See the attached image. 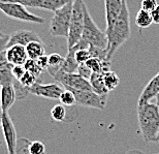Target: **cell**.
<instances>
[{"instance_id":"cell-7","label":"cell","mask_w":159,"mask_h":154,"mask_svg":"<svg viewBox=\"0 0 159 154\" xmlns=\"http://www.w3.org/2000/svg\"><path fill=\"white\" fill-rule=\"evenodd\" d=\"M52 78L56 81H58L63 86L64 89L68 90H81V91H88L92 90L91 85L89 80L84 79L77 72H57L53 73Z\"/></svg>"},{"instance_id":"cell-12","label":"cell","mask_w":159,"mask_h":154,"mask_svg":"<svg viewBox=\"0 0 159 154\" xmlns=\"http://www.w3.org/2000/svg\"><path fill=\"white\" fill-rule=\"evenodd\" d=\"M31 41H43L39 34L33 30H17L9 35L7 47L14 44H21L26 47ZM6 47V48H7Z\"/></svg>"},{"instance_id":"cell-42","label":"cell","mask_w":159,"mask_h":154,"mask_svg":"<svg viewBox=\"0 0 159 154\" xmlns=\"http://www.w3.org/2000/svg\"><path fill=\"white\" fill-rule=\"evenodd\" d=\"M157 154H159V153H157Z\"/></svg>"},{"instance_id":"cell-35","label":"cell","mask_w":159,"mask_h":154,"mask_svg":"<svg viewBox=\"0 0 159 154\" xmlns=\"http://www.w3.org/2000/svg\"><path fill=\"white\" fill-rule=\"evenodd\" d=\"M152 20H153L154 24H159V4L155 7L153 11L151 12Z\"/></svg>"},{"instance_id":"cell-34","label":"cell","mask_w":159,"mask_h":154,"mask_svg":"<svg viewBox=\"0 0 159 154\" xmlns=\"http://www.w3.org/2000/svg\"><path fill=\"white\" fill-rule=\"evenodd\" d=\"M8 40H9V35H6V34L2 35V36L0 37V53L6 49L7 44H8Z\"/></svg>"},{"instance_id":"cell-41","label":"cell","mask_w":159,"mask_h":154,"mask_svg":"<svg viewBox=\"0 0 159 154\" xmlns=\"http://www.w3.org/2000/svg\"><path fill=\"white\" fill-rule=\"evenodd\" d=\"M2 35H4V33H3V32H1V31H0V37H1Z\"/></svg>"},{"instance_id":"cell-25","label":"cell","mask_w":159,"mask_h":154,"mask_svg":"<svg viewBox=\"0 0 159 154\" xmlns=\"http://www.w3.org/2000/svg\"><path fill=\"white\" fill-rule=\"evenodd\" d=\"M12 86H14L15 92H16V96H17V99L19 100H22V99H26L27 96L30 94L29 88L26 87V86L22 85L20 81L17 79L14 80V83H12Z\"/></svg>"},{"instance_id":"cell-24","label":"cell","mask_w":159,"mask_h":154,"mask_svg":"<svg viewBox=\"0 0 159 154\" xmlns=\"http://www.w3.org/2000/svg\"><path fill=\"white\" fill-rule=\"evenodd\" d=\"M51 118L56 122H63L66 120V109L65 105L61 104L54 105L51 110Z\"/></svg>"},{"instance_id":"cell-15","label":"cell","mask_w":159,"mask_h":154,"mask_svg":"<svg viewBox=\"0 0 159 154\" xmlns=\"http://www.w3.org/2000/svg\"><path fill=\"white\" fill-rule=\"evenodd\" d=\"M159 93V72L156 76H154L152 78L146 87L144 88V90L141 93L138 100V105L147 104L150 102L151 99L155 98Z\"/></svg>"},{"instance_id":"cell-32","label":"cell","mask_w":159,"mask_h":154,"mask_svg":"<svg viewBox=\"0 0 159 154\" xmlns=\"http://www.w3.org/2000/svg\"><path fill=\"white\" fill-rule=\"evenodd\" d=\"M25 72H26V69H25L24 65H12L11 72L15 79L20 80L21 77L25 73Z\"/></svg>"},{"instance_id":"cell-18","label":"cell","mask_w":159,"mask_h":154,"mask_svg":"<svg viewBox=\"0 0 159 154\" xmlns=\"http://www.w3.org/2000/svg\"><path fill=\"white\" fill-rule=\"evenodd\" d=\"M75 47H72L71 49L68 50L67 55L64 57V61H63L61 68H60L61 72H68V73L77 72L79 63L75 60Z\"/></svg>"},{"instance_id":"cell-5","label":"cell","mask_w":159,"mask_h":154,"mask_svg":"<svg viewBox=\"0 0 159 154\" xmlns=\"http://www.w3.org/2000/svg\"><path fill=\"white\" fill-rule=\"evenodd\" d=\"M72 3L68 2L62 7L54 12L53 18L50 22L49 32L53 37H65L68 36L69 25L71 20Z\"/></svg>"},{"instance_id":"cell-3","label":"cell","mask_w":159,"mask_h":154,"mask_svg":"<svg viewBox=\"0 0 159 154\" xmlns=\"http://www.w3.org/2000/svg\"><path fill=\"white\" fill-rule=\"evenodd\" d=\"M82 40L86 41L89 46L98 47L101 49L107 48V36L106 31H101L99 27L91 17L88 7L84 8V29H83Z\"/></svg>"},{"instance_id":"cell-8","label":"cell","mask_w":159,"mask_h":154,"mask_svg":"<svg viewBox=\"0 0 159 154\" xmlns=\"http://www.w3.org/2000/svg\"><path fill=\"white\" fill-rule=\"evenodd\" d=\"M75 96L77 104L82 107H88L103 110L107 105V95L97 94L93 90L81 91V90H71Z\"/></svg>"},{"instance_id":"cell-6","label":"cell","mask_w":159,"mask_h":154,"mask_svg":"<svg viewBox=\"0 0 159 154\" xmlns=\"http://www.w3.org/2000/svg\"><path fill=\"white\" fill-rule=\"evenodd\" d=\"M0 11L6 17L21 22H27L32 24H43L44 19L30 12L26 6L17 2H1L0 1Z\"/></svg>"},{"instance_id":"cell-30","label":"cell","mask_w":159,"mask_h":154,"mask_svg":"<svg viewBox=\"0 0 159 154\" xmlns=\"http://www.w3.org/2000/svg\"><path fill=\"white\" fill-rule=\"evenodd\" d=\"M77 73H79L80 76L83 77L84 79L86 80H89L91 78V76H92V72L90 69L88 68V66L86 65L85 63H83V64H79V66H78V69H77Z\"/></svg>"},{"instance_id":"cell-27","label":"cell","mask_w":159,"mask_h":154,"mask_svg":"<svg viewBox=\"0 0 159 154\" xmlns=\"http://www.w3.org/2000/svg\"><path fill=\"white\" fill-rule=\"evenodd\" d=\"M24 67L27 72H29L31 73H33L34 76H36L37 78L43 72V69L39 65V63L36 62V60H33V59H27V61L25 62L24 64Z\"/></svg>"},{"instance_id":"cell-40","label":"cell","mask_w":159,"mask_h":154,"mask_svg":"<svg viewBox=\"0 0 159 154\" xmlns=\"http://www.w3.org/2000/svg\"><path fill=\"white\" fill-rule=\"evenodd\" d=\"M155 143H159V131H158V134L156 137V141H155Z\"/></svg>"},{"instance_id":"cell-19","label":"cell","mask_w":159,"mask_h":154,"mask_svg":"<svg viewBox=\"0 0 159 154\" xmlns=\"http://www.w3.org/2000/svg\"><path fill=\"white\" fill-rule=\"evenodd\" d=\"M90 82L91 88L94 92H96L97 94L100 95H107L109 94V90L107 89L106 85H104L102 73H95L93 72L91 76V78L89 79Z\"/></svg>"},{"instance_id":"cell-13","label":"cell","mask_w":159,"mask_h":154,"mask_svg":"<svg viewBox=\"0 0 159 154\" xmlns=\"http://www.w3.org/2000/svg\"><path fill=\"white\" fill-rule=\"evenodd\" d=\"M5 54L7 62L11 63V65H23L28 59L26 48L21 44H14V46L7 47L5 49Z\"/></svg>"},{"instance_id":"cell-1","label":"cell","mask_w":159,"mask_h":154,"mask_svg":"<svg viewBox=\"0 0 159 154\" xmlns=\"http://www.w3.org/2000/svg\"><path fill=\"white\" fill-rule=\"evenodd\" d=\"M107 36V60L114 56L116 51L130 37V14L127 0H123V6L120 15L110 29H106Z\"/></svg>"},{"instance_id":"cell-2","label":"cell","mask_w":159,"mask_h":154,"mask_svg":"<svg viewBox=\"0 0 159 154\" xmlns=\"http://www.w3.org/2000/svg\"><path fill=\"white\" fill-rule=\"evenodd\" d=\"M139 131L146 143L156 141L159 131V108L156 104L141 105L136 107Z\"/></svg>"},{"instance_id":"cell-31","label":"cell","mask_w":159,"mask_h":154,"mask_svg":"<svg viewBox=\"0 0 159 154\" xmlns=\"http://www.w3.org/2000/svg\"><path fill=\"white\" fill-rule=\"evenodd\" d=\"M157 5H158L157 0H142L141 8L151 12Z\"/></svg>"},{"instance_id":"cell-39","label":"cell","mask_w":159,"mask_h":154,"mask_svg":"<svg viewBox=\"0 0 159 154\" xmlns=\"http://www.w3.org/2000/svg\"><path fill=\"white\" fill-rule=\"evenodd\" d=\"M155 98H156V105H158V108H159V93H158L157 96H156Z\"/></svg>"},{"instance_id":"cell-16","label":"cell","mask_w":159,"mask_h":154,"mask_svg":"<svg viewBox=\"0 0 159 154\" xmlns=\"http://www.w3.org/2000/svg\"><path fill=\"white\" fill-rule=\"evenodd\" d=\"M16 100H17V96H16L12 84L0 86V105L3 112H8Z\"/></svg>"},{"instance_id":"cell-11","label":"cell","mask_w":159,"mask_h":154,"mask_svg":"<svg viewBox=\"0 0 159 154\" xmlns=\"http://www.w3.org/2000/svg\"><path fill=\"white\" fill-rule=\"evenodd\" d=\"M1 2H17L26 6V7L39 8L43 11L55 12L58 8L62 7L66 3L74 0H0Z\"/></svg>"},{"instance_id":"cell-10","label":"cell","mask_w":159,"mask_h":154,"mask_svg":"<svg viewBox=\"0 0 159 154\" xmlns=\"http://www.w3.org/2000/svg\"><path fill=\"white\" fill-rule=\"evenodd\" d=\"M30 94L39 96V97L48 98V99H59L60 95L63 91V86L58 83H43L36 82L29 88Z\"/></svg>"},{"instance_id":"cell-33","label":"cell","mask_w":159,"mask_h":154,"mask_svg":"<svg viewBox=\"0 0 159 154\" xmlns=\"http://www.w3.org/2000/svg\"><path fill=\"white\" fill-rule=\"evenodd\" d=\"M36 62L39 63V65L43 68V70L48 68V66H49V63H48V56L44 54V55L40 56L39 58L36 59Z\"/></svg>"},{"instance_id":"cell-22","label":"cell","mask_w":159,"mask_h":154,"mask_svg":"<svg viewBox=\"0 0 159 154\" xmlns=\"http://www.w3.org/2000/svg\"><path fill=\"white\" fill-rule=\"evenodd\" d=\"M102 78H103L104 85H106V87L107 90H109V92L114 90V89H116L120 84L119 76L111 69L107 70V72H102Z\"/></svg>"},{"instance_id":"cell-28","label":"cell","mask_w":159,"mask_h":154,"mask_svg":"<svg viewBox=\"0 0 159 154\" xmlns=\"http://www.w3.org/2000/svg\"><path fill=\"white\" fill-rule=\"evenodd\" d=\"M28 154H47V148L40 141H33L28 145Z\"/></svg>"},{"instance_id":"cell-4","label":"cell","mask_w":159,"mask_h":154,"mask_svg":"<svg viewBox=\"0 0 159 154\" xmlns=\"http://www.w3.org/2000/svg\"><path fill=\"white\" fill-rule=\"evenodd\" d=\"M84 0H74L71 12V20L69 25L67 36V49H71L82 40L83 29H84Z\"/></svg>"},{"instance_id":"cell-20","label":"cell","mask_w":159,"mask_h":154,"mask_svg":"<svg viewBox=\"0 0 159 154\" xmlns=\"http://www.w3.org/2000/svg\"><path fill=\"white\" fill-rule=\"evenodd\" d=\"M25 48H26V52L29 59L36 60L46 54V48L43 41H31Z\"/></svg>"},{"instance_id":"cell-21","label":"cell","mask_w":159,"mask_h":154,"mask_svg":"<svg viewBox=\"0 0 159 154\" xmlns=\"http://www.w3.org/2000/svg\"><path fill=\"white\" fill-rule=\"evenodd\" d=\"M135 24H136V26L139 27L141 29H145V28L150 27L151 25L153 24L151 12L144 11V9L141 8L135 16Z\"/></svg>"},{"instance_id":"cell-17","label":"cell","mask_w":159,"mask_h":154,"mask_svg":"<svg viewBox=\"0 0 159 154\" xmlns=\"http://www.w3.org/2000/svg\"><path fill=\"white\" fill-rule=\"evenodd\" d=\"M85 64L92 72L95 73H102L111 68V60H101L96 57H91Z\"/></svg>"},{"instance_id":"cell-14","label":"cell","mask_w":159,"mask_h":154,"mask_svg":"<svg viewBox=\"0 0 159 154\" xmlns=\"http://www.w3.org/2000/svg\"><path fill=\"white\" fill-rule=\"evenodd\" d=\"M123 6V0H104V9H106L107 29L113 26L118 16L120 15Z\"/></svg>"},{"instance_id":"cell-37","label":"cell","mask_w":159,"mask_h":154,"mask_svg":"<svg viewBox=\"0 0 159 154\" xmlns=\"http://www.w3.org/2000/svg\"><path fill=\"white\" fill-rule=\"evenodd\" d=\"M127 154H144V153L139 151V150H131V151H129Z\"/></svg>"},{"instance_id":"cell-26","label":"cell","mask_w":159,"mask_h":154,"mask_svg":"<svg viewBox=\"0 0 159 154\" xmlns=\"http://www.w3.org/2000/svg\"><path fill=\"white\" fill-rule=\"evenodd\" d=\"M60 104L65 105V107H72L77 104V100H75V96L74 94V92L71 90H68V89H65L63 90L61 95L59 97Z\"/></svg>"},{"instance_id":"cell-29","label":"cell","mask_w":159,"mask_h":154,"mask_svg":"<svg viewBox=\"0 0 159 154\" xmlns=\"http://www.w3.org/2000/svg\"><path fill=\"white\" fill-rule=\"evenodd\" d=\"M37 79H39V78H37L36 76H34L33 73H31V72H27V70H26L25 73L21 77V79L19 80V81H20V83L22 85H24V86H26V87L30 88L31 86L34 85L37 82Z\"/></svg>"},{"instance_id":"cell-38","label":"cell","mask_w":159,"mask_h":154,"mask_svg":"<svg viewBox=\"0 0 159 154\" xmlns=\"http://www.w3.org/2000/svg\"><path fill=\"white\" fill-rule=\"evenodd\" d=\"M2 115H3V111H2V108L0 105V126H1V120H2Z\"/></svg>"},{"instance_id":"cell-36","label":"cell","mask_w":159,"mask_h":154,"mask_svg":"<svg viewBox=\"0 0 159 154\" xmlns=\"http://www.w3.org/2000/svg\"><path fill=\"white\" fill-rule=\"evenodd\" d=\"M6 62H7V59H6V54H5V50H4L0 53V65L3 63H6Z\"/></svg>"},{"instance_id":"cell-9","label":"cell","mask_w":159,"mask_h":154,"mask_svg":"<svg viewBox=\"0 0 159 154\" xmlns=\"http://www.w3.org/2000/svg\"><path fill=\"white\" fill-rule=\"evenodd\" d=\"M1 128L3 133V138L6 144L8 154H17V131H16L15 124L12 122L8 112H3L2 120H1Z\"/></svg>"},{"instance_id":"cell-23","label":"cell","mask_w":159,"mask_h":154,"mask_svg":"<svg viewBox=\"0 0 159 154\" xmlns=\"http://www.w3.org/2000/svg\"><path fill=\"white\" fill-rule=\"evenodd\" d=\"M12 65L11 63L6 62L0 65V86L6 84H12L14 83V76L11 72Z\"/></svg>"}]
</instances>
